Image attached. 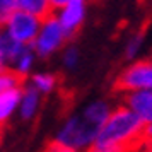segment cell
Returning a JSON list of instances; mask_svg holds the SVG:
<instances>
[{"label":"cell","instance_id":"cell-1","mask_svg":"<svg viewBox=\"0 0 152 152\" xmlns=\"http://www.w3.org/2000/svg\"><path fill=\"white\" fill-rule=\"evenodd\" d=\"M144 126L145 123L128 106L113 108L97 132L91 151L120 152L144 145Z\"/></svg>","mask_w":152,"mask_h":152},{"label":"cell","instance_id":"cell-2","mask_svg":"<svg viewBox=\"0 0 152 152\" xmlns=\"http://www.w3.org/2000/svg\"><path fill=\"white\" fill-rule=\"evenodd\" d=\"M99 125L87 118L82 111L70 115L62 126L56 130L55 137L50 144V151H86L91 149L99 132Z\"/></svg>","mask_w":152,"mask_h":152},{"label":"cell","instance_id":"cell-3","mask_svg":"<svg viewBox=\"0 0 152 152\" xmlns=\"http://www.w3.org/2000/svg\"><path fill=\"white\" fill-rule=\"evenodd\" d=\"M67 39H70V38L67 36L58 17L55 14H50L41 19L39 31H38L31 46L36 51L38 58H50L58 50H62L65 46Z\"/></svg>","mask_w":152,"mask_h":152},{"label":"cell","instance_id":"cell-4","mask_svg":"<svg viewBox=\"0 0 152 152\" xmlns=\"http://www.w3.org/2000/svg\"><path fill=\"white\" fill-rule=\"evenodd\" d=\"M39 26H41V17L19 10V9H15L4 24L5 33L19 45H33L39 31Z\"/></svg>","mask_w":152,"mask_h":152},{"label":"cell","instance_id":"cell-5","mask_svg":"<svg viewBox=\"0 0 152 152\" xmlns=\"http://www.w3.org/2000/svg\"><path fill=\"white\" fill-rule=\"evenodd\" d=\"M116 89L121 92L152 89V60L132 63L116 77Z\"/></svg>","mask_w":152,"mask_h":152},{"label":"cell","instance_id":"cell-6","mask_svg":"<svg viewBox=\"0 0 152 152\" xmlns=\"http://www.w3.org/2000/svg\"><path fill=\"white\" fill-rule=\"evenodd\" d=\"M87 14V0H69L62 9L56 10V17L63 26L69 38L77 34V31L82 28Z\"/></svg>","mask_w":152,"mask_h":152},{"label":"cell","instance_id":"cell-7","mask_svg":"<svg viewBox=\"0 0 152 152\" xmlns=\"http://www.w3.org/2000/svg\"><path fill=\"white\" fill-rule=\"evenodd\" d=\"M125 106H128L144 123L152 121V89L125 92Z\"/></svg>","mask_w":152,"mask_h":152},{"label":"cell","instance_id":"cell-8","mask_svg":"<svg viewBox=\"0 0 152 152\" xmlns=\"http://www.w3.org/2000/svg\"><path fill=\"white\" fill-rule=\"evenodd\" d=\"M41 99H43V94L39 91H36L31 84H22L21 101H19V108H17V113H19L21 120L31 121L39 113Z\"/></svg>","mask_w":152,"mask_h":152},{"label":"cell","instance_id":"cell-9","mask_svg":"<svg viewBox=\"0 0 152 152\" xmlns=\"http://www.w3.org/2000/svg\"><path fill=\"white\" fill-rule=\"evenodd\" d=\"M36 60H38V55H36V51L33 50V46L31 45H22L21 50L10 60L9 69H12L22 79H26V77H29L33 74V70L36 67Z\"/></svg>","mask_w":152,"mask_h":152},{"label":"cell","instance_id":"cell-10","mask_svg":"<svg viewBox=\"0 0 152 152\" xmlns=\"http://www.w3.org/2000/svg\"><path fill=\"white\" fill-rule=\"evenodd\" d=\"M21 92H22V86L0 92V125L2 126L7 125L10 121V118L17 113L19 101H21Z\"/></svg>","mask_w":152,"mask_h":152},{"label":"cell","instance_id":"cell-11","mask_svg":"<svg viewBox=\"0 0 152 152\" xmlns=\"http://www.w3.org/2000/svg\"><path fill=\"white\" fill-rule=\"evenodd\" d=\"M28 84H31L36 91H39L45 96V94H50L56 89L58 79H56L55 74H50V72H34L29 75Z\"/></svg>","mask_w":152,"mask_h":152},{"label":"cell","instance_id":"cell-12","mask_svg":"<svg viewBox=\"0 0 152 152\" xmlns=\"http://www.w3.org/2000/svg\"><path fill=\"white\" fill-rule=\"evenodd\" d=\"M15 5L19 10L29 12L33 15L38 17H46V15L53 14L51 5H50V0H15Z\"/></svg>","mask_w":152,"mask_h":152},{"label":"cell","instance_id":"cell-13","mask_svg":"<svg viewBox=\"0 0 152 152\" xmlns=\"http://www.w3.org/2000/svg\"><path fill=\"white\" fill-rule=\"evenodd\" d=\"M22 84H24V79L19 74H15L12 69L0 70V92L14 89V87H19Z\"/></svg>","mask_w":152,"mask_h":152},{"label":"cell","instance_id":"cell-14","mask_svg":"<svg viewBox=\"0 0 152 152\" xmlns=\"http://www.w3.org/2000/svg\"><path fill=\"white\" fill-rule=\"evenodd\" d=\"M80 62V53H79V50L75 46H67V48L63 50L62 53V63L65 69L69 70H74L79 65Z\"/></svg>","mask_w":152,"mask_h":152},{"label":"cell","instance_id":"cell-15","mask_svg":"<svg viewBox=\"0 0 152 152\" xmlns=\"http://www.w3.org/2000/svg\"><path fill=\"white\" fill-rule=\"evenodd\" d=\"M142 43H144L142 36H138V34L132 36L130 39L126 41V45H125V56L130 58V60H133V58L140 53V50H142Z\"/></svg>","mask_w":152,"mask_h":152},{"label":"cell","instance_id":"cell-16","mask_svg":"<svg viewBox=\"0 0 152 152\" xmlns=\"http://www.w3.org/2000/svg\"><path fill=\"white\" fill-rule=\"evenodd\" d=\"M17 5H15V0H0V24L4 26L5 21L12 15Z\"/></svg>","mask_w":152,"mask_h":152},{"label":"cell","instance_id":"cell-17","mask_svg":"<svg viewBox=\"0 0 152 152\" xmlns=\"http://www.w3.org/2000/svg\"><path fill=\"white\" fill-rule=\"evenodd\" d=\"M69 0H50V5H51V10L53 12H56L58 9H62L65 4H67Z\"/></svg>","mask_w":152,"mask_h":152},{"label":"cell","instance_id":"cell-18","mask_svg":"<svg viewBox=\"0 0 152 152\" xmlns=\"http://www.w3.org/2000/svg\"><path fill=\"white\" fill-rule=\"evenodd\" d=\"M5 69H9V58L5 53L0 51V70H5Z\"/></svg>","mask_w":152,"mask_h":152},{"label":"cell","instance_id":"cell-19","mask_svg":"<svg viewBox=\"0 0 152 152\" xmlns=\"http://www.w3.org/2000/svg\"><path fill=\"white\" fill-rule=\"evenodd\" d=\"M0 144H2V125H0Z\"/></svg>","mask_w":152,"mask_h":152}]
</instances>
